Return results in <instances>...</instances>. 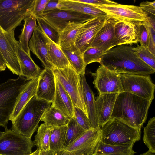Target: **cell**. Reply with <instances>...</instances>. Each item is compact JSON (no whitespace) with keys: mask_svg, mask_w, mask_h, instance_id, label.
<instances>
[{"mask_svg":"<svg viewBox=\"0 0 155 155\" xmlns=\"http://www.w3.org/2000/svg\"><path fill=\"white\" fill-rule=\"evenodd\" d=\"M143 141L150 152L155 153V117L149 120L144 128Z\"/></svg>","mask_w":155,"mask_h":155,"instance_id":"cell-35","label":"cell"},{"mask_svg":"<svg viewBox=\"0 0 155 155\" xmlns=\"http://www.w3.org/2000/svg\"><path fill=\"white\" fill-rule=\"evenodd\" d=\"M55 77L70 96L74 107L81 109L88 118L84 103L81 82V77L70 64L61 69L51 68Z\"/></svg>","mask_w":155,"mask_h":155,"instance_id":"cell-7","label":"cell"},{"mask_svg":"<svg viewBox=\"0 0 155 155\" xmlns=\"http://www.w3.org/2000/svg\"><path fill=\"white\" fill-rule=\"evenodd\" d=\"M50 0H35L32 15L36 19L42 18L45 7Z\"/></svg>","mask_w":155,"mask_h":155,"instance_id":"cell-41","label":"cell"},{"mask_svg":"<svg viewBox=\"0 0 155 155\" xmlns=\"http://www.w3.org/2000/svg\"><path fill=\"white\" fill-rule=\"evenodd\" d=\"M38 26L53 41L59 45V33L43 18L36 19Z\"/></svg>","mask_w":155,"mask_h":155,"instance_id":"cell-36","label":"cell"},{"mask_svg":"<svg viewBox=\"0 0 155 155\" xmlns=\"http://www.w3.org/2000/svg\"><path fill=\"white\" fill-rule=\"evenodd\" d=\"M18 44L15 37L14 30L7 32L0 26V53L6 67L13 74L21 76L18 54Z\"/></svg>","mask_w":155,"mask_h":155,"instance_id":"cell-10","label":"cell"},{"mask_svg":"<svg viewBox=\"0 0 155 155\" xmlns=\"http://www.w3.org/2000/svg\"><path fill=\"white\" fill-rule=\"evenodd\" d=\"M50 135L51 130L44 123L41 124L38 127L33 141L34 145L39 150L46 151L50 150Z\"/></svg>","mask_w":155,"mask_h":155,"instance_id":"cell-33","label":"cell"},{"mask_svg":"<svg viewBox=\"0 0 155 155\" xmlns=\"http://www.w3.org/2000/svg\"><path fill=\"white\" fill-rule=\"evenodd\" d=\"M104 53L101 50L95 47H90L83 53V58L86 66L94 62L100 63Z\"/></svg>","mask_w":155,"mask_h":155,"instance_id":"cell-38","label":"cell"},{"mask_svg":"<svg viewBox=\"0 0 155 155\" xmlns=\"http://www.w3.org/2000/svg\"><path fill=\"white\" fill-rule=\"evenodd\" d=\"M67 126L51 129L50 150L56 154L64 150Z\"/></svg>","mask_w":155,"mask_h":155,"instance_id":"cell-32","label":"cell"},{"mask_svg":"<svg viewBox=\"0 0 155 155\" xmlns=\"http://www.w3.org/2000/svg\"><path fill=\"white\" fill-rule=\"evenodd\" d=\"M149 35V45L148 49L155 55V30L147 22H146Z\"/></svg>","mask_w":155,"mask_h":155,"instance_id":"cell-42","label":"cell"},{"mask_svg":"<svg viewBox=\"0 0 155 155\" xmlns=\"http://www.w3.org/2000/svg\"><path fill=\"white\" fill-rule=\"evenodd\" d=\"M61 48L67 58L70 64L75 71L81 76L85 75L86 66L84 61L83 53L75 45Z\"/></svg>","mask_w":155,"mask_h":155,"instance_id":"cell-30","label":"cell"},{"mask_svg":"<svg viewBox=\"0 0 155 155\" xmlns=\"http://www.w3.org/2000/svg\"><path fill=\"white\" fill-rule=\"evenodd\" d=\"M6 68L5 63L0 59V72L5 70Z\"/></svg>","mask_w":155,"mask_h":155,"instance_id":"cell-47","label":"cell"},{"mask_svg":"<svg viewBox=\"0 0 155 155\" xmlns=\"http://www.w3.org/2000/svg\"><path fill=\"white\" fill-rule=\"evenodd\" d=\"M47 41V35L37 25L29 42L30 50L41 61L45 68H51L53 67L48 61Z\"/></svg>","mask_w":155,"mask_h":155,"instance_id":"cell-19","label":"cell"},{"mask_svg":"<svg viewBox=\"0 0 155 155\" xmlns=\"http://www.w3.org/2000/svg\"><path fill=\"white\" fill-rule=\"evenodd\" d=\"M39 155H56L50 150L45 151L42 150H39Z\"/></svg>","mask_w":155,"mask_h":155,"instance_id":"cell-46","label":"cell"},{"mask_svg":"<svg viewBox=\"0 0 155 155\" xmlns=\"http://www.w3.org/2000/svg\"><path fill=\"white\" fill-rule=\"evenodd\" d=\"M73 117L77 123L85 131L92 129L88 118L81 109L74 106Z\"/></svg>","mask_w":155,"mask_h":155,"instance_id":"cell-39","label":"cell"},{"mask_svg":"<svg viewBox=\"0 0 155 155\" xmlns=\"http://www.w3.org/2000/svg\"><path fill=\"white\" fill-rule=\"evenodd\" d=\"M143 10L146 12L150 16L155 17V1L153 2L146 1L142 2L139 6Z\"/></svg>","mask_w":155,"mask_h":155,"instance_id":"cell-43","label":"cell"},{"mask_svg":"<svg viewBox=\"0 0 155 155\" xmlns=\"http://www.w3.org/2000/svg\"><path fill=\"white\" fill-rule=\"evenodd\" d=\"M28 79L21 76L9 79L0 85V127L7 129V124L19 96Z\"/></svg>","mask_w":155,"mask_h":155,"instance_id":"cell-6","label":"cell"},{"mask_svg":"<svg viewBox=\"0 0 155 155\" xmlns=\"http://www.w3.org/2000/svg\"><path fill=\"white\" fill-rule=\"evenodd\" d=\"M58 9L74 11L94 17H108L105 12L95 6L77 0H59Z\"/></svg>","mask_w":155,"mask_h":155,"instance_id":"cell-22","label":"cell"},{"mask_svg":"<svg viewBox=\"0 0 155 155\" xmlns=\"http://www.w3.org/2000/svg\"><path fill=\"white\" fill-rule=\"evenodd\" d=\"M35 0H0V26L5 31L15 30L32 15Z\"/></svg>","mask_w":155,"mask_h":155,"instance_id":"cell-4","label":"cell"},{"mask_svg":"<svg viewBox=\"0 0 155 155\" xmlns=\"http://www.w3.org/2000/svg\"><path fill=\"white\" fill-rule=\"evenodd\" d=\"M119 93L99 94L95 100L96 113L100 128L110 118Z\"/></svg>","mask_w":155,"mask_h":155,"instance_id":"cell-20","label":"cell"},{"mask_svg":"<svg viewBox=\"0 0 155 155\" xmlns=\"http://www.w3.org/2000/svg\"><path fill=\"white\" fill-rule=\"evenodd\" d=\"M78 1L90 4L94 6L115 5L117 3L108 0H77Z\"/></svg>","mask_w":155,"mask_h":155,"instance_id":"cell-44","label":"cell"},{"mask_svg":"<svg viewBox=\"0 0 155 155\" xmlns=\"http://www.w3.org/2000/svg\"><path fill=\"white\" fill-rule=\"evenodd\" d=\"M17 50L21 76L26 78L28 80L38 79L42 70L36 64L31 56L18 46Z\"/></svg>","mask_w":155,"mask_h":155,"instance_id":"cell-24","label":"cell"},{"mask_svg":"<svg viewBox=\"0 0 155 155\" xmlns=\"http://www.w3.org/2000/svg\"><path fill=\"white\" fill-rule=\"evenodd\" d=\"M56 155H70L69 153L65 150H62V151L58 153Z\"/></svg>","mask_w":155,"mask_h":155,"instance_id":"cell-48","label":"cell"},{"mask_svg":"<svg viewBox=\"0 0 155 155\" xmlns=\"http://www.w3.org/2000/svg\"><path fill=\"white\" fill-rule=\"evenodd\" d=\"M0 155H1L0 154Z\"/></svg>","mask_w":155,"mask_h":155,"instance_id":"cell-53","label":"cell"},{"mask_svg":"<svg viewBox=\"0 0 155 155\" xmlns=\"http://www.w3.org/2000/svg\"><path fill=\"white\" fill-rule=\"evenodd\" d=\"M67 126L64 150L66 149L86 131L77 123L74 117L69 120Z\"/></svg>","mask_w":155,"mask_h":155,"instance_id":"cell-34","label":"cell"},{"mask_svg":"<svg viewBox=\"0 0 155 155\" xmlns=\"http://www.w3.org/2000/svg\"><path fill=\"white\" fill-rule=\"evenodd\" d=\"M101 128L86 131L65 150L70 155H93L101 141Z\"/></svg>","mask_w":155,"mask_h":155,"instance_id":"cell-14","label":"cell"},{"mask_svg":"<svg viewBox=\"0 0 155 155\" xmlns=\"http://www.w3.org/2000/svg\"><path fill=\"white\" fill-rule=\"evenodd\" d=\"M40 121H42L50 130L67 125L69 120L58 109L52 105L45 111Z\"/></svg>","mask_w":155,"mask_h":155,"instance_id":"cell-28","label":"cell"},{"mask_svg":"<svg viewBox=\"0 0 155 155\" xmlns=\"http://www.w3.org/2000/svg\"><path fill=\"white\" fill-rule=\"evenodd\" d=\"M152 101L131 93H120L116 99L111 118L119 120L134 128L141 129L147 119Z\"/></svg>","mask_w":155,"mask_h":155,"instance_id":"cell-2","label":"cell"},{"mask_svg":"<svg viewBox=\"0 0 155 155\" xmlns=\"http://www.w3.org/2000/svg\"><path fill=\"white\" fill-rule=\"evenodd\" d=\"M139 42L140 46L148 49L149 45V32L146 22L139 23Z\"/></svg>","mask_w":155,"mask_h":155,"instance_id":"cell-40","label":"cell"},{"mask_svg":"<svg viewBox=\"0 0 155 155\" xmlns=\"http://www.w3.org/2000/svg\"><path fill=\"white\" fill-rule=\"evenodd\" d=\"M134 144L114 145L100 142L96 149L95 155H134L133 150Z\"/></svg>","mask_w":155,"mask_h":155,"instance_id":"cell-31","label":"cell"},{"mask_svg":"<svg viewBox=\"0 0 155 155\" xmlns=\"http://www.w3.org/2000/svg\"><path fill=\"white\" fill-rule=\"evenodd\" d=\"M81 77L84 101L92 128L99 127L96 113L94 94L87 82L85 75Z\"/></svg>","mask_w":155,"mask_h":155,"instance_id":"cell-23","label":"cell"},{"mask_svg":"<svg viewBox=\"0 0 155 155\" xmlns=\"http://www.w3.org/2000/svg\"><path fill=\"white\" fill-rule=\"evenodd\" d=\"M85 23L70 22L68 23L59 33V46L61 48H65L75 45L76 38Z\"/></svg>","mask_w":155,"mask_h":155,"instance_id":"cell-27","label":"cell"},{"mask_svg":"<svg viewBox=\"0 0 155 155\" xmlns=\"http://www.w3.org/2000/svg\"><path fill=\"white\" fill-rule=\"evenodd\" d=\"M55 82V94L51 105L69 120L73 117L74 105L70 96L56 78Z\"/></svg>","mask_w":155,"mask_h":155,"instance_id":"cell-21","label":"cell"},{"mask_svg":"<svg viewBox=\"0 0 155 155\" xmlns=\"http://www.w3.org/2000/svg\"><path fill=\"white\" fill-rule=\"evenodd\" d=\"M119 76L122 92L148 100L153 99L155 85L149 75L119 73Z\"/></svg>","mask_w":155,"mask_h":155,"instance_id":"cell-8","label":"cell"},{"mask_svg":"<svg viewBox=\"0 0 155 155\" xmlns=\"http://www.w3.org/2000/svg\"><path fill=\"white\" fill-rule=\"evenodd\" d=\"M93 82L99 94L122 92L119 73L101 65L95 73Z\"/></svg>","mask_w":155,"mask_h":155,"instance_id":"cell-12","label":"cell"},{"mask_svg":"<svg viewBox=\"0 0 155 155\" xmlns=\"http://www.w3.org/2000/svg\"><path fill=\"white\" fill-rule=\"evenodd\" d=\"M34 145L31 139L7 129L0 137V154L30 155Z\"/></svg>","mask_w":155,"mask_h":155,"instance_id":"cell-9","label":"cell"},{"mask_svg":"<svg viewBox=\"0 0 155 155\" xmlns=\"http://www.w3.org/2000/svg\"><path fill=\"white\" fill-rule=\"evenodd\" d=\"M52 103L33 96L12 122V129L27 137H31L36 131L41 118Z\"/></svg>","mask_w":155,"mask_h":155,"instance_id":"cell-3","label":"cell"},{"mask_svg":"<svg viewBox=\"0 0 155 155\" xmlns=\"http://www.w3.org/2000/svg\"><path fill=\"white\" fill-rule=\"evenodd\" d=\"M4 132L0 131V137L3 134Z\"/></svg>","mask_w":155,"mask_h":155,"instance_id":"cell-51","label":"cell"},{"mask_svg":"<svg viewBox=\"0 0 155 155\" xmlns=\"http://www.w3.org/2000/svg\"><path fill=\"white\" fill-rule=\"evenodd\" d=\"M55 78L51 68H45L38 78L35 96L37 98L53 102L55 93Z\"/></svg>","mask_w":155,"mask_h":155,"instance_id":"cell-18","label":"cell"},{"mask_svg":"<svg viewBox=\"0 0 155 155\" xmlns=\"http://www.w3.org/2000/svg\"><path fill=\"white\" fill-rule=\"evenodd\" d=\"M58 2L59 0H50L45 7L44 13L57 9Z\"/></svg>","mask_w":155,"mask_h":155,"instance_id":"cell-45","label":"cell"},{"mask_svg":"<svg viewBox=\"0 0 155 155\" xmlns=\"http://www.w3.org/2000/svg\"><path fill=\"white\" fill-rule=\"evenodd\" d=\"M39 150L38 149H37L35 151L32 152L30 155H39Z\"/></svg>","mask_w":155,"mask_h":155,"instance_id":"cell-50","label":"cell"},{"mask_svg":"<svg viewBox=\"0 0 155 155\" xmlns=\"http://www.w3.org/2000/svg\"><path fill=\"white\" fill-rule=\"evenodd\" d=\"M42 18L60 33L69 22H85L95 17L74 11L57 9L44 13Z\"/></svg>","mask_w":155,"mask_h":155,"instance_id":"cell-13","label":"cell"},{"mask_svg":"<svg viewBox=\"0 0 155 155\" xmlns=\"http://www.w3.org/2000/svg\"><path fill=\"white\" fill-rule=\"evenodd\" d=\"M140 22L116 19L114 27L116 46L124 45H131L139 42Z\"/></svg>","mask_w":155,"mask_h":155,"instance_id":"cell-15","label":"cell"},{"mask_svg":"<svg viewBox=\"0 0 155 155\" xmlns=\"http://www.w3.org/2000/svg\"><path fill=\"white\" fill-rule=\"evenodd\" d=\"M139 155H155V153H152L148 150L145 153Z\"/></svg>","mask_w":155,"mask_h":155,"instance_id":"cell-49","label":"cell"},{"mask_svg":"<svg viewBox=\"0 0 155 155\" xmlns=\"http://www.w3.org/2000/svg\"></svg>","mask_w":155,"mask_h":155,"instance_id":"cell-54","label":"cell"},{"mask_svg":"<svg viewBox=\"0 0 155 155\" xmlns=\"http://www.w3.org/2000/svg\"><path fill=\"white\" fill-rule=\"evenodd\" d=\"M23 20L24 24L19 37L18 46L27 54L31 56L29 42L34 30L37 26L36 19L31 15L26 17Z\"/></svg>","mask_w":155,"mask_h":155,"instance_id":"cell-29","label":"cell"},{"mask_svg":"<svg viewBox=\"0 0 155 155\" xmlns=\"http://www.w3.org/2000/svg\"><path fill=\"white\" fill-rule=\"evenodd\" d=\"M108 17H95L85 22L75 43L81 52L83 53L90 47L95 35L103 27Z\"/></svg>","mask_w":155,"mask_h":155,"instance_id":"cell-16","label":"cell"},{"mask_svg":"<svg viewBox=\"0 0 155 155\" xmlns=\"http://www.w3.org/2000/svg\"><path fill=\"white\" fill-rule=\"evenodd\" d=\"M105 12L109 17L117 20L147 22L149 15L139 6L117 3L95 6Z\"/></svg>","mask_w":155,"mask_h":155,"instance_id":"cell-11","label":"cell"},{"mask_svg":"<svg viewBox=\"0 0 155 155\" xmlns=\"http://www.w3.org/2000/svg\"><path fill=\"white\" fill-rule=\"evenodd\" d=\"M133 50L136 54L143 62L155 70V55L148 49L140 46L134 47Z\"/></svg>","mask_w":155,"mask_h":155,"instance_id":"cell-37","label":"cell"},{"mask_svg":"<svg viewBox=\"0 0 155 155\" xmlns=\"http://www.w3.org/2000/svg\"><path fill=\"white\" fill-rule=\"evenodd\" d=\"M130 45H117L104 53L100 63L118 73L147 75L154 70L140 59Z\"/></svg>","mask_w":155,"mask_h":155,"instance_id":"cell-1","label":"cell"},{"mask_svg":"<svg viewBox=\"0 0 155 155\" xmlns=\"http://www.w3.org/2000/svg\"><path fill=\"white\" fill-rule=\"evenodd\" d=\"M38 79H32L28 81L21 92L16 102L10 120L12 122L29 101L35 95L38 84Z\"/></svg>","mask_w":155,"mask_h":155,"instance_id":"cell-26","label":"cell"},{"mask_svg":"<svg viewBox=\"0 0 155 155\" xmlns=\"http://www.w3.org/2000/svg\"><path fill=\"white\" fill-rule=\"evenodd\" d=\"M47 38L46 47L49 62L53 67L59 69L64 68L70 65L69 61L61 47L47 36Z\"/></svg>","mask_w":155,"mask_h":155,"instance_id":"cell-25","label":"cell"},{"mask_svg":"<svg viewBox=\"0 0 155 155\" xmlns=\"http://www.w3.org/2000/svg\"><path fill=\"white\" fill-rule=\"evenodd\" d=\"M95 155V154H94V155Z\"/></svg>","mask_w":155,"mask_h":155,"instance_id":"cell-52","label":"cell"},{"mask_svg":"<svg viewBox=\"0 0 155 155\" xmlns=\"http://www.w3.org/2000/svg\"><path fill=\"white\" fill-rule=\"evenodd\" d=\"M100 128L101 141L105 144H134L141 139V129L134 128L115 118H110Z\"/></svg>","mask_w":155,"mask_h":155,"instance_id":"cell-5","label":"cell"},{"mask_svg":"<svg viewBox=\"0 0 155 155\" xmlns=\"http://www.w3.org/2000/svg\"><path fill=\"white\" fill-rule=\"evenodd\" d=\"M116 19L108 17L94 38L90 47L98 48L104 53L116 46L114 27Z\"/></svg>","mask_w":155,"mask_h":155,"instance_id":"cell-17","label":"cell"}]
</instances>
